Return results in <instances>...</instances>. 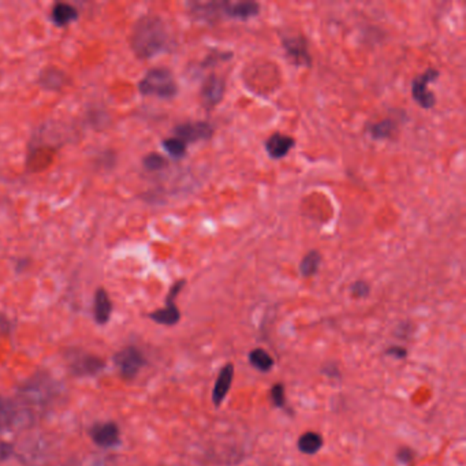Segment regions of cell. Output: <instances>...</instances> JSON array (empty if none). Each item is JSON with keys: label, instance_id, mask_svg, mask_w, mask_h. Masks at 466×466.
I'll return each mask as SVG.
<instances>
[{"label": "cell", "instance_id": "cell-16", "mask_svg": "<svg viewBox=\"0 0 466 466\" xmlns=\"http://www.w3.org/2000/svg\"><path fill=\"white\" fill-rule=\"evenodd\" d=\"M94 319L98 324H105L108 323L112 312V304L111 299L104 288H97L94 294Z\"/></svg>", "mask_w": 466, "mask_h": 466}, {"label": "cell", "instance_id": "cell-26", "mask_svg": "<svg viewBox=\"0 0 466 466\" xmlns=\"http://www.w3.org/2000/svg\"><path fill=\"white\" fill-rule=\"evenodd\" d=\"M350 291L356 298H367L371 293V287L364 280H357L350 286Z\"/></svg>", "mask_w": 466, "mask_h": 466}, {"label": "cell", "instance_id": "cell-10", "mask_svg": "<svg viewBox=\"0 0 466 466\" xmlns=\"http://www.w3.org/2000/svg\"><path fill=\"white\" fill-rule=\"evenodd\" d=\"M69 368L76 376H94L104 368V361L94 354L77 352L69 356Z\"/></svg>", "mask_w": 466, "mask_h": 466}, {"label": "cell", "instance_id": "cell-18", "mask_svg": "<svg viewBox=\"0 0 466 466\" xmlns=\"http://www.w3.org/2000/svg\"><path fill=\"white\" fill-rule=\"evenodd\" d=\"M51 18H52V22L56 26L63 28V26H67L69 23H72L73 21H76L78 18V11L72 4L58 3V4L54 6V8L51 11Z\"/></svg>", "mask_w": 466, "mask_h": 466}, {"label": "cell", "instance_id": "cell-22", "mask_svg": "<svg viewBox=\"0 0 466 466\" xmlns=\"http://www.w3.org/2000/svg\"><path fill=\"white\" fill-rule=\"evenodd\" d=\"M321 255L317 251H310L308 255L304 256V259L299 263V274L304 278H310L313 277L321 264Z\"/></svg>", "mask_w": 466, "mask_h": 466}, {"label": "cell", "instance_id": "cell-27", "mask_svg": "<svg viewBox=\"0 0 466 466\" xmlns=\"http://www.w3.org/2000/svg\"><path fill=\"white\" fill-rule=\"evenodd\" d=\"M414 452L410 447H401L396 452V460L403 465H410L414 461Z\"/></svg>", "mask_w": 466, "mask_h": 466}, {"label": "cell", "instance_id": "cell-6", "mask_svg": "<svg viewBox=\"0 0 466 466\" xmlns=\"http://www.w3.org/2000/svg\"><path fill=\"white\" fill-rule=\"evenodd\" d=\"M114 363L125 379H134L145 366V359L137 348L127 346L114 356Z\"/></svg>", "mask_w": 466, "mask_h": 466}, {"label": "cell", "instance_id": "cell-9", "mask_svg": "<svg viewBox=\"0 0 466 466\" xmlns=\"http://www.w3.org/2000/svg\"><path fill=\"white\" fill-rule=\"evenodd\" d=\"M282 47L288 56V59L295 66H306L309 67L312 65V56L308 51V43L304 36H295V37H283L282 39Z\"/></svg>", "mask_w": 466, "mask_h": 466}, {"label": "cell", "instance_id": "cell-23", "mask_svg": "<svg viewBox=\"0 0 466 466\" xmlns=\"http://www.w3.org/2000/svg\"><path fill=\"white\" fill-rule=\"evenodd\" d=\"M163 148L166 149V152L174 158V159H182L185 158L187 151V145L180 138L173 137V138H167L163 141Z\"/></svg>", "mask_w": 466, "mask_h": 466}, {"label": "cell", "instance_id": "cell-17", "mask_svg": "<svg viewBox=\"0 0 466 466\" xmlns=\"http://www.w3.org/2000/svg\"><path fill=\"white\" fill-rule=\"evenodd\" d=\"M323 446H324L323 436L317 432H313V431H308V432L302 434L298 438V442H297L298 450L305 456L317 454L323 449Z\"/></svg>", "mask_w": 466, "mask_h": 466}, {"label": "cell", "instance_id": "cell-15", "mask_svg": "<svg viewBox=\"0 0 466 466\" xmlns=\"http://www.w3.org/2000/svg\"><path fill=\"white\" fill-rule=\"evenodd\" d=\"M295 140L291 136L283 133H274L266 141V151L268 156L274 160H280L288 155V152L294 148Z\"/></svg>", "mask_w": 466, "mask_h": 466}, {"label": "cell", "instance_id": "cell-14", "mask_svg": "<svg viewBox=\"0 0 466 466\" xmlns=\"http://www.w3.org/2000/svg\"><path fill=\"white\" fill-rule=\"evenodd\" d=\"M234 372H235L234 366L231 363L226 364L220 370L219 376L215 381V385L212 388V402L215 406H220L224 402L226 396L229 395L233 380H234Z\"/></svg>", "mask_w": 466, "mask_h": 466}, {"label": "cell", "instance_id": "cell-30", "mask_svg": "<svg viewBox=\"0 0 466 466\" xmlns=\"http://www.w3.org/2000/svg\"><path fill=\"white\" fill-rule=\"evenodd\" d=\"M11 332V321L3 313H0V335H8Z\"/></svg>", "mask_w": 466, "mask_h": 466}, {"label": "cell", "instance_id": "cell-1", "mask_svg": "<svg viewBox=\"0 0 466 466\" xmlns=\"http://www.w3.org/2000/svg\"><path fill=\"white\" fill-rule=\"evenodd\" d=\"M171 36L166 22L156 15H147L137 21L131 33V48L141 59H149L169 50Z\"/></svg>", "mask_w": 466, "mask_h": 466}, {"label": "cell", "instance_id": "cell-8", "mask_svg": "<svg viewBox=\"0 0 466 466\" xmlns=\"http://www.w3.org/2000/svg\"><path fill=\"white\" fill-rule=\"evenodd\" d=\"M215 130L213 126L204 120L197 122H187L176 126L174 134L177 138L182 140L185 144L190 142H198V141H206L212 138Z\"/></svg>", "mask_w": 466, "mask_h": 466}, {"label": "cell", "instance_id": "cell-4", "mask_svg": "<svg viewBox=\"0 0 466 466\" xmlns=\"http://www.w3.org/2000/svg\"><path fill=\"white\" fill-rule=\"evenodd\" d=\"M33 421V413L19 401L0 398V432L23 428Z\"/></svg>", "mask_w": 466, "mask_h": 466}, {"label": "cell", "instance_id": "cell-20", "mask_svg": "<svg viewBox=\"0 0 466 466\" xmlns=\"http://www.w3.org/2000/svg\"><path fill=\"white\" fill-rule=\"evenodd\" d=\"M398 126L395 123L394 119H390V118H385L380 122H376V123H372L370 127H368V133L370 136L372 137L373 140H388L394 136V133L396 131Z\"/></svg>", "mask_w": 466, "mask_h": 466}, {"label": "cell", "instance_id": "cell-13", "mask_svg": "<svg viewBox=\"0 0 466 466\" xmlns=\"http://www.w3.org/2000/svg\"><path fill=\"white\" fill-rule=\"evenodd\" d=\"M89 435L94 443L103 449H111L120 441V432L115 423L96 424L91 428Z\"/></svg>", "mask_w": 466, "mask_h": 466}, {"label": "cell", "instance_id": "cell-25", "mask_svg": "<svg viewBox=\"0 0 466 466\" xmlns=\"http://www.w3.org/2000/svg\"><path fill=\"white\" fill-rule=\"evenodd\" d=\"M270 399L273 405L278 409H284L286 407V390L282 383H277L271 387L270 390Z\"/></svg>", "mask_w": 466, "mask_h": 466}, {"label": "cell", "instance_id": "cell-28", "mask_svg": "<svg viewBox=\"0 0 466 466\" xmlns=\"http://www.w3.org/2000/svg\"><path fill=\"white\" fill-rule=\"evenodd\" d=\"M384 354L388 356V357H392V359H396V360H405L407 357V350L403 348V346H399V345H394V346H390L384 350Z\"/></svg>", "mask_w": 466, "mask_h": 466}, {"label": "cell", "instance_id": "cell-31", "mask_svg": "<svg viewBox=\"0 0 466 466\" xmlns=\"http://www.w3.org/2000/svg\"><path fill=\"white\" fill-rule=\"evenodd\" d=\"M14 453V447L10 443H0V460H7Z\"/></svg>", "mask_w": 466, "mask_h": 466}, {"label": "cell", "instance_id": "cell-12", "mask_svg": "<svg viewBox=\"0 0 466 466\" xmlns=\"http://www.w3.org/2000/svg\"><path fill=\"white\" fill-rule=\"evenodd\" d=\"M224 92H226L224 78L218 74H211L209 77H206V80L204 81L201 87V92H200L201 101L208 109H211L223 100Z\"/></svg>", "mask_w": 466, "mask_h": 466}, {"label": "cell", "instance_id": "cell-5", "mask_svg": "<svg viewBox=\"0 0 466 466\" xmlns=\"http://www.w3.org/2000/svg\"><path fill=\"white\" fill-rule=\"evenodd\" d=\"M185 284H187L185 279L176 282L167 294L166 306L149 313V319L158 324L169 326V327L178 324V321L181 320V312L176 304V299H177V295L181 293V290L185 287Z\"/></svg>", "mask_w": 466, "mask_h": 466}, {"label": "cell", "instance_id": "cell-21", "mask_svg": "<svg viewBox=\"0 0 466 466\" xmlns=\"http://www.w3.org/2000/svg\"><path fill=\"white\" fill-rule=\"evenodd\" d=\"M66 83V76L63 72L58 70V69H47L43 72L41 77H40V84L44 89H50V91H56L61 89Z\"/></svg>", "mask_w": 466, "mask_h": 466}, {"label": "cell", "instance_id": "cell-2", "mask_svg": "<svg viewBox=\"0 0 466 466\" xmlns=\"http://www.w3.org/2000/svg\"><path fill=\"white\" fill-rule=\"evenodd\" d=\"M19 395L30 412L33 407L44 409L58 396V383L48 374H36L22 384Z\"/></svg>", "mask_w": 466, "mask_h": 466}, {"label": "cell", "instance_id": "cell-7", "mask_svg": "<svg viewBox=\"0 0 466 466\" xmlns=\"http://www.w3.org/2000/svg\"><path fill=\"white\" fill-rule=\"evenodd\" d=\"M439 77V72L436 69H427L423 74L417 76L412 83V96L414 101L424 109H431L435 103V94L428 91V84L436 81Z\"/></svg>", "mask_w": 466, "mask_h": 466}, {"label": "cell", "instance_id": "cell-11", "mask_svg": "<svg viewBox=\"0 0 466 466\" xmlns=\"http://www.w3.org/2000/svg\"><path fill=\"white\" fill-rule=\"evenodd\" d=\"M220 14L233 18V19H241L248 21L251 18H255L260 12V4L257 1L246 0V1H219Z\"/></svg>", "mask_w": 466, "mask_h": 466}, {"label": "cell", "instance_id": "cell-3", "mask_svg": "<svg viewBox=\"0 0 466 466\" xmlns=\"http://www.w3.org/2000/svg\"><path fill=\"white\" fill-rule=\"evenodd\" d=\"M138 89L144 96H156L160 98H173L178 94V85L173 73L166 67L149 70L140 81Z\"/></svg>", "mask_w": 466, "mask_h": 466}, {"label": "cell", "instance_id": "cell-29", "mask_svg": "<svg viewBox=\"0 0 466 466\" xmlns=\"http://www.w3.org/2000/svg\"><path fill=\"white\" fill-rule=\"evenodd\" d=\"M321 372L324 373L326 376L331 377V379H338V377L341 376V372H339V368H338V366H337V364H334V363H328V364L323 366V370H321Z\"/></svg>", "mask_w": 466, "mask_h": 466}, {"label": "cell", "instance_id": "cell-24", "mask_svg": "<svg viewBox=\"0 0 466 466\" xmlns=\"http://www.w3.org/2000/svg\"><path fill=\"white\" fill-rule=\"evenodd\" d=\"M144 163V167L148 170V171H160L163 169H166L169 166V162L165 156L159 155V153H149L142 160Z\"/></svg>", "mask_w": 466, "mask_h": 466}, {"label": "cell", "instance_id": "cell-19", "mask_svg": "<svg viewBox=\"0 0 466 466\" xmlns=\"http://www.w3.org/2000/svg\"><path fill=\"white\" fill-rule=\"evenodd\" d=\"M248 357H249L251 366H252L255 370L260 371V372H270V371L274 368V366H275V361H274L273 356H271L267 350H264V349H262V348L253 349V350L249 353Z\"/></svg>", "mask_w": 466, "mask_h": 466}]
</instances>
